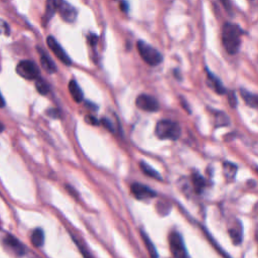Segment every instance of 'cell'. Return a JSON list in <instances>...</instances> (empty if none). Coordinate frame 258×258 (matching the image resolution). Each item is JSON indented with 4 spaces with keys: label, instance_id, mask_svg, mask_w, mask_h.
Here are the masks:
<instances>
[{
    "label": "cell",
    "instance_id": "cell-1",
    "mask_svg": "<svg viewBox=\"0 0 258 258\" xmlns=\"http://www.w3.org/2000/svg\"><path fill=\"white\" fill-rule=\"evenodd\" d=\"M242 30L238 25L233 23H226L222 29V43L227 53L235 55L238 53L241 45Z\"/></svg>",
    "mask_w": 258,
    "mask_h": 258
},
{
    "label": "cell",
    "instance_id": "cell-2",
    "mask_svg": "<svg viewBox=\"0 0 258 258\" xmlns=\"http://www.w3.org/2000/svg\"><path fill=\"white\" fill-rule=\"evenodd\" d=\"M181 133L182 129L180 125L170 120H161L156 125V135L160 140L177 141Z\"/></svg>",
    "mask_w": 258,
    "mask_h": 258
},
{
    "label": "cell",
    "instance_id": "cell-3",
    "mask_svg": "<svg viewBox=\"0 0 258 258\" xmlns=\"http://www.w3.org/2000/svg\"><path fill=\"white\" fill-rule=\"evenodd\" d=\"M137 49L143 61L149 66H158L163 62V56L160 51L143 41L137 42Z\"/></svg>",
    "mask_w": 258,
    "mask_h": 258
},
{
    "label": "cell",
    "instance_id": "cell-4",
    "mask_svg": "<svg viewBox=\"0 0 258 258\" xmlns=\"http://www.w3.org/2000/svg\"><path fill=\"white\" fill-rule=\"evenodd\" d=\"M168 243L171 255L174 258H188V252L182 236L174 231L168 236Z\"/></svg>",
    "mask_w": 258,
    "mask_h": 258
},
{
    "label": "cell",
    "instance_id": "cell-5",
    "mask_svg": "<svg viewBox=\"0 0 258 258\" xmlns=\"http://www.w3.org/2000/svg\"><path fill=\"white\" fill-rule=\"evenodd\" d=\"M16 72L26 80L38 79L40 76L39 67L31 61H22L16 67Z\"/></svg>",
    "mask_w": 258,
    "mask_h": 258
},
{
    "label": "cell",
    "instance_id": "cell-6",
    "mask_svg": "<svg viewBox=\"0 0 258 258\" xmlns=\"http://www.w3.org/2000/svg\"><path fill=\"white\" fill-rule=\"evenodd\" d=\"M47 44L48 46V47L50 48V50L53 51L55 54V56L65 65L67 66H70L72 65V61L71 58L68 56V54L66 53V50L62 47V46L59 44V42L54 38V37H47Z\"/></svg>",
    "mask_w": 258,
    "mask_h": 258
},
{
    "label": "cell",
    "instance_id": "cell-7",
    "mask_svg": "<svg viewBox=\"0 0 258 258\" xmlns=\"http://www.w3.org/2000/svg\"><path fill=\"white\" fill-rule=\"evenodd\" d=\"M57 10L60 16L67 23H74L77 19L78 12L76 8L70 3L65 1V0H58Z\"/></svg>",
    "mask_w": 258,
    "mask_h": 258
},
{
    "label": "cell",
    "instance_id": "cell-8",
    "mask_svg": "<svg viewBox=\"0 0 258 258\" xmlns=\"http://www.w3.org/2000/svg\"><path fill=\"white\" fill-rule=\"evenodd\" d=\"M136 106L146 112H157L160 108L158 100L146 94H141L137 97Z\"/></svg>",
    "mask_w": 258,
    "mask_h": 258
},
{
    "label": "cell",
    "instance_id": "cell-9",
    "mask_svg": "<svg viewBox=\"0 0 258 258\" xmlns=\"http://www.w3.org/2000/svg\"><path fill=\"white\" fill-rule=\"evenodd\" d=\"M131 194L134 196L135 199L145 201L157 197V193L150 188L146 187L145 185L140 184V183H134L131 185Z\"/></svg>",
    "mask_w": 258,
    "mask_h": 258
},
{
    "label": "cell",
    "instance_id": "cell-10",
    "mask_svg": "<svg viewBox=\"0 0 258 258\" xmlns=\"http://www.w3.org/2000/svg\"><path fill=\"white\" fill-rule=\"evenodd\" d=\"M4 243L10 248L12 249V251H14L17 255H23L25 252V248L24 246L22 244V242L20 241L19 239H16L14 236L8 234L5 236L4 238Z\"/></svg>",
    "mask_w": 258,
    "mask_h": 258
},
{
    "label": "cell",
    "instance_id": "cell-11",
    "mask_svg": "<svg viewBox=\"0 0 258 258\" xmlns=\"http://www.w3.org/2000/svg\"><path fill=\"white\" fill-rule=\"evenodd\" d=\"M40 51V58H41V64L44 70L49 74H54L57 72V66L56 64L53 62L46 53L44 51V49L39 48Z\"/></svg>",
    "mask_w": 258,
    "mask_h": 258
},
{
    "label": "cell",
    "instance_id": "cell-12",
    "mask_svg": "<svg viewBox=\"0 0 258 258\" xmlns=\"http://www.w3.org/2000/svg\"><path fill=\"white\" fill-rule=\"evenodd\" d=\"M69 91H70V94L72 98L75 100V102L80 103L81 101H83L84 98L83 91L80 88V86L76 80H71L70 83H69Z\"/></svg>",
    "mask_w": 258,
    "mask_h": 258
},
{
    "label": "cell",
    "instance_id": "cell-13",
    "mask_svg": "<svg viewBox=\"0 0 258 258\" xmlns=\"http://www.w3.org/2000/svg\"><path fill=\"white\" fill-rule=\"evenodd\" d=\"M207 74H208V80H209V86H211L212 89L215 90V92H217L218 94H224L226 92L225 88L223 87V84L222 82L215 76L213 75L211 72H209L207 70Z\"/></svg>",
    "mask_w": 258,
    "mask_h": 258
},
{
    "label": "cell",
    "instance_id": "cell-14",
    "mask_svg": "<svg viewBox=\"0 0 258 258\" xmlns=\"http://www.w3.org/2000/svg\"><path fill=\"white\" fill-rule=\"evenodd\" d=\"M31 243L34 247H42L44 245L45 242V233L43 231V229L41 228H37L32 231L31 234Z\"/></svg>",
    "mask_w": 258,
    "mask_h": 258
},
{
    "label": "cell",
    "instance_id": "cell-15",
    "mask_svg": "<svg viewBox=\"0 0 258 258\" xmlns=\"http://www.w3.org/2000/svg\"><path fill=\"white\" fill-rule=\"evenodd\" d=\"M241 97L246 104L253 108H258V95L251 94L245 90H241Z\"/></svg>",
    "mask_w": 258,
    "mask_h": 258
},
{
    "label": "cell",
    "instance_id": "cell-16",
    "mask_svg": "<svg viewBox=\"0 0 258 258\" xmlns=\"http://www.w3.org/2000/svg\"><path fill=\"white\" fill-rule=\"evenodd\" d=\"M141 170L143 171V173L146 176H148L150 178H153V179H156V180H162V176L160 175L159 171H157L156 169H153V167H151L146 163L141 162Z\"/></svg>",
    "mask_w": 258,
    "mask_h": 258
},
{
    "label": "cell",
    "instance_id": "cell-17",
    "mask_svg": "<svg viewBox=\"0 0 258 258\" xmlns=\"http://www.w3.org/2000/svg\"><path fill=\"white\" fill-rule=\"evenodd\" d=\"M47 1V9H46V21H49L51 16H54L57 5H58V0H46Z\"/></svg>",
    "mask_w": 258,
    "mask_h": 258
},
{
    "label": "cell",
    "instance_id": "cell-18",
    "mask_svg": "<svg viewBox=\"0 0 258 258\" xmlns=\"http://www.w3.org/2000/svg\"><path fill=\"white\" fill-rule=\"evenodd\" d=\"M229 235L231 237V239L233 240V242L235 244H240L242 241V227L241 226H235L234 228H231L229 230Z\"/></svg>",
    "mask_w": 258,
    "mask_h": 258
},
{
    "label": "cell",
    "instance_id": "cell-19",
    "mask_svg": "<svg viewBox=\"0 0 258 258\" xmlns=\"http://www.w3.org/2000/svg\"><path fill=\"white\" fill-rule=\"evenodd\" d=\"M141 237L143 239V241H144V244L148 250V253L150 255L151 258H159V254L156 250V247H154V245L152 244L151 242V240L146 236V234L144 232H141Z\"/></svg>",
    "mask_w": 258,
    "mask_h": 258
},
{
    "label": "cell",
    "instance_id": "cell-20",
    "mask_svg": "<svg viewBox=\"0 0 258 258\" xmlns=\"http://www.w3.org/2000/svg\"><path fill=\"white\" fill-rule=\"evenodd\" d=\"M36 87H37V90L39 91V93L42 95H47L49 91L48 84L41 78H38V80L36 82Z\"/></svg>",
    "mask_w": 258,
    "mask_h": 258
},
{
    "label": "cell",
    "instance_id": "cell-21",
    "mask_svg": "<svg viewBox=\"0 0 258 258\" xmlns=\"http://www.w3.org/2000/svg\"><path fill=\"white\" fill-rule=\"evenodd\" d=\"M236 171H237V167L235 164H230V163L224 164V173L228 179H230V180L234 179V177L236 175Z\"/></svg>",
    "mask_w": 258,
    "mask_h": 258
},
{
    "label": "cell",
    "instance_id": "cell-22",
    "mask_svg": "<svg viewBox=\"0 0 258 258\" xmlns=\"http://www.w3.org/2000/svg\"><path fill=\"white\" fill-rule=\"evenodd\" d=\"M193 183H194V186H195V188H196L197 192H201L206 185L205 180L199 174H195L193 176Z\"/></svg>",
    "mask_w": 258,
    "mask_h": 258
},
{
    "label": "cell",
    "instance_id": "cell-23",
    "mask_svg": "<svg viewBox=\"0 0 258 258\" xmlns=\"http://www.w3.org/2000/svg\"><path fill=\"white\" fill-rule=\"evenodd\" d=\"M72 238L74 239V241H75V243L77 244V246L79 247V249H80V251H81V253L83 254V256L85 257V258H93L92 257V255L90 254V252H89V250L87 249V248H86V246L82 243V241H81V240L80 239H78V238H76L75 236H73L72 235Z\"/></svg>",
    "mask_w": 258,
    "mask_h": 258
},
{
    "label": "cell",
    "instance_id": "cell-24",
    "mask_svg": "<svg viewBox=\"0 0 258 258\" xmlns=\"http://www.w3.org/2000/svg\"><path fill=\"white\" fill-rule=\"evenodd\" d=\"M0 33L8 36L9 34V25L2 20H0Z\"/></svg>",
    "mask_w": 258,
    "mask_h": 258
},
{
    "label": "cell",
    "instance_id": "cell-25",
    "mask_svg": "<svg viewBox=\"0 0 258 258\" xmlns=\"http://www.w3.org/2000/svg\"><path fill=\"white\" fill-rule=\"evenodd\" d=\"M101 123H102L103 125H104V127H106L108 130H110V131H114L113 125H112V123L109 121L108 119H106V118H103V119L101 120Z\"/></svg>",
    "mask_w": 258,
    "mask_h": 258
},
{
    "label": "cell",
    "instance_id": "cell-26",
    "mask_svg": "<svg viewBox=\"0 0 258 258\" xmlns=\"http://www.w3.org/2000/svg\"><path fill=\"white\" fill-rule=\"evenodd\" d=\"M88 41H89V43H90L91 46H96V44L98 42V37L96 36V34L91 33V34H89V36H88Z\"/></svg>",
    "mask_w": 258,
    "mask_h": 258
},
{
    "label": "cell",
    "instance_id": "cell-27",
    "mask_svg": "<svg viewBox=\"0 0 258 258\" xmlns=\"http://www.w3.org/2000/svg\"><path fill=\"white\" fill-rule=\"evenodd\" d=\"M86 121L89 122L92 125H98V123H99L98 120L93 116H86Z\"/></svg>",
    "mask_w": 258,
    "mask_h": 258
},
{
    "label": "cell",
    "instance_id": "cell-28",
    "mask_svg": "<svg viewBox=\"0 0 258 258\" xmlns=\"http://www.w3.org/2000/svg\"><path fill=\"white\" fill-rule=\"evenodd\" d=\"M229 104L233 107L236 106V97H235L233 92H231V94L229 95Z\"/></svg>",
    "mask_w": 258,
    "mask_h": 258
},
{
    "label": "cell",
    "instance_id": "cell-29",
    "mask_svg": "<svg viewBox=\"0 0 258 258\" xmlns=\"http://www.w3.org/2000/svg\"><path fill=\"white\" fill-rule=\"evenodd\" d=\"M5 106V101H4V98L2 96V94L0 93V108H2Z\"/></svg>",
    "mask_w": 258,
    "mask_h": 258
},
{
    "label": "cell",
    "instance_id": "cell-30",
    "mask_svg": "<svg viewBox=\"0 0 258 258\" xmlns=\"http://www.w3.org/2000/svg\"><path fill=\"white\" fill-rule=\"evenodd\" d=\"M121 9L124 12H127V10H128V4H127V2H125V1H122L121 2Z\"/></svg>",
    "mask_w": 258,
    "mask_h": 258
},
{
    "label": "cell",
    "instance_id": "cell-31",
    "mask_svg": "<svg viewBox=\"0 0 258 258\" xmlns=\"http://www.w3.org/2000/svg\"><path fill=\"white\" fill-rule=\"evenodd\" d=\"M3 129H4V127H3L2 123H1V122H0V132H1V131H2Z\"/></svg>",
    "mask_w": 258,
    "mask_h": 258
}]
</instances>
